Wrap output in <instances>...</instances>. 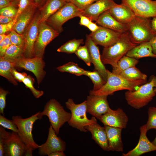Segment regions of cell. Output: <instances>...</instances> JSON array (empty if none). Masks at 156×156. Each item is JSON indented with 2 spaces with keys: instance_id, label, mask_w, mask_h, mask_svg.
Here are the masks:
<instances>
[{
  "instance_id": "obj_1",
  "label": "cell",
  "mask_w": 156,
  "mask_h": 156,
  "mask_svg": "<svg viewBox=\"0 0 156 156\" xmlns=\"http://www.w3.org/2000/svg\"><path fill=\"white\" fill-rule=\"evenodd\" d=\"M107 72V79L105 83L97 91L90 90V94L108 96L119 90L134 91L146 82V80H133L127 79L120 75L113 73L108 70Z\"/></svg>"
},
{
  "instance_id": "obj_2",
  "label": "cell",
  "mask_w": 156,
  "mask_h": 156,
  "mask_svg": "<svg viewBox=\"0 0 156 156\" xmlns=\"http://www.w3.org/2000/svg\"><path fill=\"white\" fill-rule=\"evenodd\" d=\"M137 45L132 41L128 31L122 33L115 43L104 47L101 55V61L104 64H109L115 67L118 61Z\"/></svg>"
},
{
  "instance_id": "obj_3",
  "label": "cell",
  "mask_w": 156,
  "mask_h": 156,
  "mask_svg": "<svg viewBox=\"0 0 156 156\" xmlns=\"http://www.w3.org/2000/svg\"><path fill=\"white\" fill-rule=\"evenodd\" d=\"M149 18L135 16L127 25L128 31L133 42L137 44L149 41L156 35Z\"/></svg>"
},
{
  "instance_id": "obj_4",
  "label": "cell",
  "mask_w": 156,
  "mask_h": 156,
  "mask_svg": "<svg viewBox=\"0 0 156 156\" xmlns=\"http://www.w3.org/2000/svg\"><path fill=\"white\" fill-rule=\"evenodd\" d=\"M46 116L56 134H59L60 128L71 117V113L66 112L60 103L55 99H51L44 106L43 110L40 112L39 116L42 118Z\"/></svg>"
},
{
  "instance_id": "obj_5",
  "label": "cell",
  "mask_w": 156,
  "mask_h": 156,
  "mask_svg": "<svg viewBox=\"0 0 156 156\" xmlns=\"http://www.w3.org/2000/svg\"><path fill=\"white\" fill-rule=\"evenodd\" d=\"M150 81L139 86L134 91L128 90L125 93V97L128 104L132 107L139 109L147 105L155 96L154 84L152 77Z\"/></svg>"
},
{
  "instance_id": "obj_6",
  "label": "cell",
  "mask_w": 156,
  "mask_h": 156,
  "mask_svg": "<svg viewBox=\"0 0 156 156\" xmlns=\"http://www.w3.org/2000/svg\"><path fill=\"white\" fill-rule=\"evenodd\" d=\"M65 105L71 112V117L68 122L70 126L81 131L86 132L88 131L85 128L86 126L97 123L95 117L93 116L90 119L87 117L86 100L81 103L76 104L72 99H69Z\"/></svg>"
},
{
  "instance_id": "obj_7",
  "label": "cell",
  "mask_w": 156,
  "mask_h": 156,
  "mask_svg": "<svg viewBox=\"0 0 156 156\" xmlns=\"http://www.w3.org/2000/svg\"><path fill=\"white\" fill-rule=\"evenodd\" d=\"M39 112H40L25 118L18 115L12 117V120L16 124L18 130L17 133L26 145L27 148H32L35 150L38 148L40 146L34 141L32 134L34 124L37 120H40L42 118L39 116Z\"/></svg>"
},
{
  "instance_id": "obj_8",
  "label": "cell",
  "mask_w": 156,
  "mask_h": 156,
  "mask_svg": "<svg viewBox=\"0 0 156 156\" xmlns=\"http://www.w3.org/2000/svg\"><path fill=\"white\" fill-rule=\"evenodd\" d=\"M82 10L71 2L66 3L50 17L46 22L60 33L62 31L63 25L67 21L82 14Z\"/></svg>"
},
{
  "instance_id": "obj_9",
  "label": "cell",
  "mask_w": 156,
  "mask_h": 156,
  "mask_svg": "<svg viewBox=\"0 0 156 156\" xmlns=\"http://www.w3.org/2000/svg\"><path fill=\"white\" fill-rule=\"evenodd\" d=\"M40 23L39 12L38 10L23 34L25 41L24 53L25 58L35 57L34 45L38 37Z\"/></svg>"
},
{
  "instance_id": "obj_10",
  "label": "cell",
  "mask_w": 156,
  "mask_h": 156,
  "mask_svg": "<svg viewBox=\"0 0 156 156\" xmlns=\"http://www.w3.org/2000/svg\"><path fill=\"white\" fill-rule=\"evenodd\" d=\"M59 34L46 22L40 23L38 37L34 45L35 57L43 58L46 46Z\"/></svg>"
},
{
  "instance_id": "obj_11",
  "label": "cell",
  "mask_w": 156,
  "mask_h": 156,
  "mask_svg": "<svg viewBox=\"0 0 156 156\" xmlns=\"http://www.w3.org/2000/svg\"><path fill=\"white\" fill-rule=\"evenodd\" d=\"M14 63L15 68H23L32 72L36 77L38 85L42 82L46 73L44 68L45 63L43 58L34 57H23Z\"/></svg>"
},
{
  "instance_id": "obj_12",
  "label": "cell",
  "mask_w": 156,
  "mask_h": 156,
  "mask_svg": "<svg viewBox=\"0 0 156 156\" xmlns=\"http://www.w3.org/2000/svg\"><path fill=\"white\" fill-rule=\"evenodd\" d=\"M129 7L135 16L147 18L156 16V1L121 0Z\"/></svg>"
},
{
  "instance_id": "obj_13",
  "label": "cell",
  "mask_w": 156,
  "mask_h": 156,
  "mask_svg": "<svg viewBox=\"0 0 156 156\" xmlns=\"http://www.w3.org/2000/svg\"><path fill=\"white\" fill-rule=\"evenodd\" d=\"M66 146L65 142L60 137L57 136L50 124L47 140L44 144L40 145L38 148V154L40 156H48L55 151H64L66 150Z\"/></svg>"
},
{
  "instance_id": "obj_14",
  "label": "cell",
  "mask_w": 156,
  "mask_h": 156,
  "mask_svg": "<svg viewBox=\"0 0 156 156\" xmlns=\"http://www.w3.org/2000/svg\"><path fill=\"white\" fill-rule=\"evenodd\" d=\"M107 96L90 94L86 101V112L99 119L110 108L107 100Z\"/></svg>"
},
{
  "instance_id": "obj_15",
  "label": "cell",
  "mask_w": 156,
  "mask_h": 156,
  "mask_svg": "<svg viewBox=\"0 0 156 156\" xmlns=\"http://www.w3.org/2000/svg\"><path fill=\"white\" fill-rule=\"evenodd\" d=\"M104 125L124 129L127 127L129 119L122 109L119 108L115 110L110 108L99 119Z\"/></svg>"
},
{
  "instance_id": "obj_16",
  "label": "cell",
  "mask_w": 156,
  "mask_h": 156,
  "mask_svg": "<svg viewBox=\"0 0 156 156\" xmlns=\"http://www.w3.org/2000/svg\"><path fill=\"white\" fill-rule=\"evenodd\" d=\"M122 33L100 26V28L89 35L94 42L104 47L109 46L119 39Z\"/></svg>"
},
{
  "instance_id": "obj_17",
  "label": "cell",
  "mask_w": 156,
  "mask_h": 156,
  "mask_svg": "<svg viewBox=\"0 0 156 156\" xmlns=\"http://www.w3.org/2000/svg\"><path fill=\"white\" fill-rule=\"evenodd\" d=\"M85 45L88 48L91 63L93 64L95 70L99 73L106 82L107 79V70L101 61L98 47L94 42L89 35H87L86 36Z\"/></svg>"
},
{
  "instance_id": "obj_18",
  "label": "cell",
  "mask_w": 156,
  "mask_h": 156,
  "mask_svg": "<svg viewBox=\"0 0 156 156\" xmlns=\"http://www.w3.org/2000/svg\"><path fill=\"white\" fill-rule=\"evenodd\" d=\"M146 128V124L140 127V135L138 144L127 153H123L122 156H139L146 153L156 151V146L150 142L147 137Z\"/></svg>"
},
{
  "instance_id": "obj_19",
  "label": "cell",
  "mask_w": 156,
  "mask_h": 156,
  "mask_svg": "<svg viewBox=\"0 0 156 156\" xmlns=\"http://www.w3.org/2000/svg\"><path fill=\"white\" fill-rule=\"evenodd\" d=\"M116 3L114 0H99L83 10L82 14L92 21H96L101 14L109 10Z\"/></svg>"
},
{
  "instance_id": "obj_20",
  "label": "cell",
  "mask_w": 156,
  "mask_h": 156,
  "mask_svg": "<svg viewBox=\"0 0 156 156\" xmlns=\"http://www.w3.org/2000/svg\"><path fill=\"white\" fill-rule=\"evenodd\" d=\"M26 149V145L18 133L12 131L6 144L5 156H24Z\"/></svg>"
},
{
  "instance_id": "obj_21",
  "label": "cell",
  "mask_w": 156,
  "mask_h": 156,
  "mask_svg": "<svg viewBox=\"0 0 156 156\" xmlns=\"http://www.w3.org/2000/svg\"><path fill=\"white\" fill-rule=\"evenodd\" d=\"M108 140V151L122 152L123 144L121 138L122 129L104 125Z\"/></svg>"
},
{
  "instance_id": "obj_22",
  "label": "cell",
  "mask_w": 156,
  "mask_h": 156,
  "mask_svg": "<svg viewBox=\"0 0 156 156\" xmlns=\"http://www.w3.org/2000/svg\"><path fill=\"white\" fill-rule=\"evenodd\" d=\"M38 8L37 6L35 3L24 10L18 17L12 30L23 34L31 22Z\"/></svg>"
},
{
  "instance_id": "obj_23",
  "label": "cell",
  "mask_w": 156,
  "mask_h": 156,
  "mask_svg": "<svg viewBox=\"0 0 156 156\" xmlns=\"http://www.w3.org/2000/svg\"><path fill=\"white\" fill-rule=\"evenodd\" d=\"M95 23L99 26L121 33L128 31L127 25L122 24L115 20L111 14L109 10L101 14Z\"/></svg>"
},
{
  "instance_id": "obj_24",
  "label": "cell",
  "mask_w": 156,
  "mask_h": 156,
  "mask_svg": "<svg viewBox=\"0 0 156 156\" xmlns=\"http://www.w3.org/2000/svg\"><path fill=\"white\" fill-rule=\"evenodd\" d=\"M109 11L115 20L124 25L128 24L135 16L129 7L122 3H116Z\"/></svg>"
},
{
  "instance_id": "obj_25",
  "label": "cell",
  "mask_w": 156,
  "mask_h": 156,
  "mask_svg": "<svg viewBox=\"0 0 156 156\" xmlns=\"http://www.w3.org/2000/svg\"><path fill=\"white\" fill-rule=\"evenodd\" d=\"M85 128L90 132L92 139L104 151H108L107 136L104 127L96 123L87 125Z\"/></svg>"
},
{
  "instance_id": "obj_26",
  "label": "cell",
  "mask_w": 156,
  "mask_h": 156,
  "mask_svg": "<svg viewBox=\"0 0 156 156\" xmlns=\"http://www.w3.org/2000/svg\"><path fill=\"white\" fill-rule=\"evenodd\" d=\"M66 3L64 0H46L39 8L40 23L46 22Z\"/></svg>"
},
{
  "instance_id": "obj_27",
  "label": "cell",
  "mask_w": 156,
  "mask_h": 156,
  "mask_svg": "<svg viewBox=\"0 0 156 156\" xmlns=\"http://www.w3.org/2000/svg\"><path fill=\"white\" fill-rule=\"evenodd\" d=\"M126 55L137 59L146 57L156 58V55L153 53L150 41L137 45L129 51Z\"/></svg>"
},
{
  "instance_id": "obj_28",
  "label": "cell",
  "mask_w": 156,
  "mask_h": 156,
  "mask_svg": "<svg viewBox=\"0 0 156 156\" xmlns=\"http://www.w3.org/2000/svg\"><path fill=\"white\" fill-rule=\"evenodd\" d=\"M15 68L14 63L0 58V75L6 79L14 86L18 85L17 81L13 77L12 70Z\"/></svg>"
},
{
  "instance_id": "obj_29",
  "label": "cell",
  "mask_w": 156,
  "mask_h": 156,
  "mask_svg": "<svg viewBox=\"0 0 156 156\" xmlns=\"http://www.w3.org/2000/svg\"><path fill=\"white\" fill-rule=\"evenodd\" d=\"M138 62V59L125 55L118 61L115 67L112 68V72L116 74L119 75L127 68L135 66Z\"/></svg>"
},
{
  "instance_id": "obj_30",
  "label": "cell",
  "mask_w": 156,
  "mask_h": 156,
  "mask_svg": "<svg viewBox=\"0 0 156 156\" xmlns=\"http://www.w3.org/2000/svg\"><path fill=\"white\" fill-rule=\"evenodd\" d=\"M24 47L12 44L1 58L13 63L24 57Z\"/></svg>"
},
{
  "instance_id": "obj_31",
  "label": "cell",
  "mask_w": 156,
  "mask_h": 156,
  "mask_svg": "<svg viewBox=\"0 0 156 156\" xmlns=\"http://www.w3.org/2000/svg\"><path fill=\"white\" fill-rule=\"evenodd\" d=\"M129 80H146L147 76L142 73L135 66L130 67L122 72L119 75Z\"/></svg>"
},
{
  "instance_id": "obj_32",
  "label": "cell",
  "mask_w": 156,
  "mask_h": 156,
  "mask_svg": "<svg viewBox=\"0 0 156 156\" xmlns=\"http://www.w3.org/2000/svg\"><path fill=\"white\" fill-rule=\"evenodd\" d=\"M83 44V39H74L68 41L62 45L57 49V51L68 53H75L81 44Z\"/></svg>"
},
{
  "instance_id": "obj_33",
  "label": "cell",
  "mask_w": 156,
  "mask_h": 156,
  "mask_svg": "<svg viewBox=\"0 0 156 156\" xmlns=\"http://www.w3.org/2000/svg\"><path fill=\"white\" fill-rule=\"evenodd\" d=\"M57 69L62 72H68L77 76L84 75L85 70L80 67L77 64L70 62L58 66Z\"/></svg>"
},
{
  "instance_id": "obj_34",
  "label": "cell",
  "mask_w": 156,
  "mask_h": 156,
  "mask_svg": "<svg viewBox=\"0 0 156 156\" xmlns=\"http://www.w3.org/2000/svg\"><path fill=\"white\" fill-rule=\"evenodd\" d=\"M84 75L88 76L92 81L94 84L93 91L99 90L106 82L96 70L93 71L85 70Z\"/></svg>"
},
{
  "instance_id": "obj_35",
  "label": "cell",
  "mask_w": 156,
  "mask_h": 156,
  "mask_svg": "<svg viewBox=\"0 0 156 156\" xmlns=\"http://www.w3.org/2000/svg\"><path fill=\"white\" fill-rule=\"evenodd\" d=\"M26 88H29L33 95L36 98H38L44 94V92L42 90H39L34 88V79L30 75H27L22 82Z\"/></svg>"
},
{
  "instance_id": "obj_36",
  "label": "cell",
  "mask_w": 156,
  "mask_h": 156,
  "mask_svg": "<svg viewBox=\"0 0 156 156\" xmlns=\"http://www.w3.org/2000/svg\"><path fill=\"white\" fill-rule=\"evenodd\" d=\"M77 57L83 60L88 66H90L91 63L88 48L86 45L80 46L75 53Z\"/></svg>"
},
{
  "instance_id": "obj_37",
  "label": "cell",
  "mask_w": 156,
  "mask_h": 156,
  "mask_svg": "<svg viewBox=\"0 0 156 156\" xmlns=\"http://www.w3.org/2000/svg\"><path fill=\"white\" fill-rule=\"evenodd\" d=\"M11 133L6 131L2 126H0V156H5L6 144Z\"/></svg>"
},
{
  "instance_id": "obj_38",
  "label": "cell",
  "mask_w": 156,
  "mask_h": 156,
  "mask_svg": "<svg viewBox=\"0 0 156 156\" xmlns=\"http://www.w3.org/2000/svg\"><path fill=\"white\" fill-rule=\"evenodd\" d=\"M13 2L17 7V14L14 19L16 22L18 17L24 10L30 5L36 4L34 0H15Z\"/></svg>"
},
{
  "instance_id": "obj_39",
  "label": "cell",
  "mask_w": 156,
  "mask_h": 156,
  "mask_svg": "<svg viewBox=\"0 0 156 156\" xmlns=\"http://www.w3.org/2000/svg\"><path fill=\"white\" fill-rule=\"evenodd\" d=\"M148 119L146 124L147 132L152 129H156V107H150L148 110Z\"/></svg>"
},
{
  "instance_id": "obj_40",
  "label": "cell",
  "mask_w": 156,
  "mask_h": 156,
  "mask_svg": "<svg viewBox=\"0 0 156 156\" xmlns=\"http://www.w3.org/2000/svg\"><path fill=\"white\" fill-rule=\"evenodd\" d=\"M10 39L12 44L24 47L25 41L23 34H21L14 30L10 31Z\"/></svg>"
},
{
  "instance_id": "obj_41",
  "label": "cell",
  "mask_w": 156,
  "mask_h": 156,
  "mask_svg": "<svg viewBox=\"0 0 156 156\" xmlns=\"http://www.w3.org/2000/svg\"><path fill=\"white\" fill-rule=\"evenodd\" d=\"M0 125L12 131L17 133L18 132L17 126L14 120L7 119L3 115H0Z\"/></svg>"
},
{
  "instance_id": "obj_42",
  "label": "cell",
  "mask_w": 156,
  "mask_h": 156,
  "mask_svg": "<svg viewBox=\"0 0 156 156\" xmlns=\"http://www.w3.org/2000/svg\"><path fill=\"white\" fill-rule=\"evenodd\" d=\"M17 11V7L12 5L0 9V15L14 18Z\"/></svg>"
},
{
  "instance_id": "obj_43",
  "label": "cell",
  "mask_w": 156,
  "mask_h": 156,
  "mask_svg": "<svg viewBox=\"0 0 156 156\" xmlns=\"http://www.w3.org/2000/svg\"><path fill=\"white\" fill-rule=\"evenodd\" d=\"M99 0H72L71 2L79 9L83 10L86 8Z\"/></svg>"
},
{
  "instance_id": "obj_44",
  "label": "cell",
  "mask_w": 156,
  "mask_h": 156,
  "mask_svg": "<svg viewBox=\"0 0 156 156\" xmlns=\"http://www.w3.org/2000/svg\"><path fill=\"white\" fill-rule=\"evenodd\" d=\"M12 44L9 34L7 35L3 40L0 42V57L4 55L8 49Z\"/></svg>"
},
{
  "instance_id": "obj_45",
  "label": "cell",
  "mask_w": 156,
  "mask_h": 156,
  "mask_svg": "<svg viewBox=\"0 0 156 156\" xmlns=\"http://www.w3.org/2000/svg\"><path fill=\"white\" fill-rule=\"evenodd\" d=\"M9 93L8 90L0 88V113L4 116V109L6 105V96Z\"/></svg>"
},
{
  "instance_id": "obj_46",
  "label": "cell",
  "mask_w": 156,
  "mask_h": 156,
  "mask_svg": "<svg viewBox=\"0 0 156 156\" xmlns=\"http://www.w3.org/2000/svg\"><path fill=\"white\" fill-rule=\"evenodd\" d=\"M16 22L14 19L11 21L5 24H0V34H4L9 31L12 30Z\"/></svg>"
},
{
  "instance_id": "obj_47",
  "label": "cell",
  "mask_w": 156,
  "mask_h": 156,
  "mask_svg": "<svg viewBox=\"0 0 156 156\" xmlns=\"http://www.w3.org/2000/svg\"><path fill=\"white\" fill-rule=\"evenodd\" d=\"M12 73L15 79L19 82H22L23 79L27 76L25 73H21L18 72L15 68L13 69Z\"/></svg>"
},
{
  "instance_id": "obj_48",
  "label": "cell",
  "mask_w": 156,
  "mask_h": 156,
  "mask_svg": "<svg viewBox=\"0 0 156 156\" xmlns=\"http://www.w3.org/2000/svg\"><path fill=\"white\" fill-rule=\"evenodd\" d=\"M79 17L80 18L79 23L81 25L87 27L90 22L92 21L88 18L82 14Z\"/></svg>"
},
{
  "instance_id": "obj_49",
  "label": "cell",
  "mask_w": 156,
  "mask_h": 156,
  "mask_svg": "<svg viewBox=\"0 0 156 156\" xmlns=\"http://www.w3.org/2000/svg\"><path fill=\"white\" fill-rule=\"evenodd\" d=\"M12 5H16L9 0H0V9Z\"/></svg>"
},
{
  "instance_id": "obj_50",
  "label": "cell",
  "mask_w": 156,
  "mask_h": 156,
  "mask_svg": "<svg viewBox=\"0 0 156 156\" xmlns=\"http://www.w3.org/2000/svg\"><path fill=\"white\" fill-rule=\"evenodd\" d=\"M100 27V26L98 25L96 23L91 21L88 26L87 28L92 31L94 32L97 31Z\"/></svg>"
},
{
  "instance_id": "obj_51",
  "label": "cell",
  "mask_w": 156,
  "mask_h": 156,
  "mask_svg": "<svg viewBox=\"0 0 156 156\" xmlns=\"http://www.w3.org/2000/svg\"><path fill=\"white\" fill-rule=\"evenodd\" d=\"M14 18L9 17L2 15H0V24H5L12 21Z\"/></svg>"
},
{
  "instance_id": "obj_52",
  "label": "cell",
  "mask_w": 156,
  "mask_h": 156,
  "mask_svg": "<svg viewBox=\"0 0 156 156\" xmlns=\"http://www.w3.org/2000/svg\"><path fill=\"white\" fill-rule=\"evenodd\" d=\"M149 41L151 44L153 53L156 55V35Z\"/></svg>"
},
{
  "instance_id": "obj_53",
  "label": "cell",
  "mask_w": 156,
  "mask_h": 156,
  "mask_svg": "<svg viewBox=\"0 0 156 156\" xmlns=\"http://www.w3.org/2000/svg\"><path fill=\"white\" fill-rule=\"evenodd\" d=\"M65 154L64 151H57L53 152L50 154L48 156H65Z\"/></svg>"
},
{
  "instance_id": "obj_54",
  "label": "cell",
  "mask_w": 156,
  "mask_h": 156,
  "mask_svg": "<svg viewBox=\"0 0 156 156\" xmlns=\"http://www.w3.org/2000/svg\"><path fill=\"white\" fill-rule=\"evenodd\" d=\"M151 25L153 29L156 32V16L153 17L151 20Z\"/></svg>"
},
{
  "instance_id": "obj_55",
  "label": "cell",
  "mask_w": 156,
  "mask_h": 156,
  "mask_svg": "<svg viewBox=\"0 0 156 156\" xmlns=\"http://www.w3.org/2000/svg\"><path fill=\"white\" fill-rule=\"evenodd\" d=\"M35 3L38 8H40L44 4L46 0H34Z\"/></svg>"
},
{
  "instance_id": "obj_56",
  "label": "cell",
  "mask_w": 156,
  "mask_h": 156,
  "mask_svg": "<svg viewBox=\"0 0 156 156\" xmlns=\"http://www.w3.org/2000/svg\"><path fill=\"white\" fill-rule=\"evenodd\" d=\"M151 76L153 80L154 84V90L156 94V77L154 76Z\"/></svg>"
},
{
  "instance_id": "obj_57",
  "label": "cell",
  "mask_w": 156,
  "mask_h": 156,
  "mask_svg": "<svg viewBox=\"0 0 156 156\" xmlns=\"http://www.w3.org/2000/svg\"><path fill=\"white\" fill-rule=\"evenodd\" d=\"M7 35L5 34H0V42L3 40L5 38Z\"/></svg>"
},
{
  "instance_id": "obj_58",
  "label": "cell",
  "mask_w": 156,
  "mask_h": 156,
  "mask_svg": "<svg viewBox=\"0 0 156 156\" xmlns=\"http://www.w3.org/2000/svg\"><path fill=\"white\" fill-rule=\"evenodd\" d=\"M152 142L155 146H156V136L154 140Z\"/></svg>"
},
{
  "instance_id": "obj_59",
  "label": "cell",
  "mask_w": 156,
  "mask_h": 156,
  "mask_svg": "<svg viewBox=\"0 0 156 156\" xmlns=\"http://www.w3.org/2000/svg\"><path fill=\"white\" fill-rule=\"evenodd\" d=\"M66 2H71L72 0H64Z\"/></svg>"
},
{
  "instance_id": "obj_60",
  "label": "cell",
  "mask_w": 156,
  "mask_h": 156,
  "mask_svg": "<svg viewBox=\"0 0 156 156\" xmlns=\"http://www.w3.org/2000/svg\"><path fill=\"white\" fill-rule=\"evenodd\" d=\"M9 1H10L12 2H13V1H14L15 0H9Z\"/></svg>"
}]
</instances>
